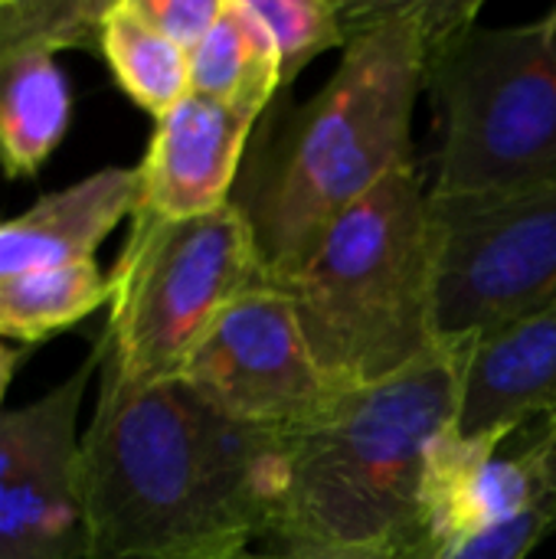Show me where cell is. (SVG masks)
Wrapping results in <instances>:
<instances>
[{"instance_id":"obj_17","label":"cell","mask_w":556,"mask_h":559,"mask_svg":"<svg viewBox=\"0 0 556 559\" xmlns=\"http://www.w3.org/2000/svg\"><path fill=\"white\" fill-rule=\"evenodd\" d=\"M98 52L118 88L154 121L190 95V52L154 29L131 0L108 7Z\"/></svg>"},{"instance_id":"obj_3","label":"cell","mask_w":556,"mask_h":559,"mask_svg":"<svg viewBox=\"0 0 556 559\" xmlns=\"http://www.w3.org/2000/svg\"><path fill=\"white\" fill-rule=\"evenodd\" d=\"M472 344L374 386L341 393L318 419L279 439L265 540L279 550L429 557L423 481L433 442L459 423Z\"/></svg>"},{"instance_id":"obj_6","label":"cell","mask_w":556,"mask_h":559,"mask_svg":"<svg viewBox=\"0 0 556 559\" xmlns=\"http://www.w3.org/2000/svg\"><path fill=\"white\" fill-rule=\"evenodd\" d=\"M265 282L269 272L239 203L193 219L131 216L111 269V305L98 337L102 367L125 383L180 377L216 318Z\"/></svg>"},{"instance_id":"obj_12","label":"cell","mask_w":556,"mask_h":559,"mask_svg":"<svg viewBox=\"0 0 556 559\" xmlns=\"http://www.w3.org/2000/svg\"><path fill=\"white\" fill-rule=\"evenodd\" d=\"M556 416V298L472 344L456 429L518 436Z\"/></svg>"},{"instance_id":"obj_9","label":"cell","mask_w":556,"mask_h":559,"mask_svg":"<svg viewBox=\"0 0 556 559\" xmlns=\"http://www.w3.org/2000/svg\"><path fill=\"white\" fill-rule=\"evenodd\" d=\"M102 347L39 400L0 413V559H85L79 413Z\"/></svg>"},{"instance_id":"obj_5","label":"cell","mask_w":556,"mask_h":559,"mask_svg":"<svg viewBox=\"0 0 556 559\" xmlns=\"http://www.w3.org/2000/svg\"><path fill=\"white\" fill-rule=\"evenodd\" d=\"M429 197H495L556 180V7L531 23H472L439 46Z\"/></svg>"},{"instance_id":"obj_21","label":"cell","mask_w":556,"mask_h":559,"mask_svg":"<svg viewBox=\"0 0 556 559\" xmlns=\"http://www.w3.org/2000/svg\"><path fill=\"white\" fill-rule=\"evenodd\" d=\"M131 3L154 29H161L187 52L210 33V26L223 10V0H131Z\"/></svg>"},{"instance_id":"obj_14","label":"cell","mask_w":556,"mask_h":559,"mask_svg":"<svg viewBox=\"0 0 556 559\" xmlns=\"http://www.w3.org/2000/svg\"><path fill=\"white\" fill-rule=\"evenodd\" d=\"M72 92L43 49H0V174L33 177L62 144Z\"/></svg>"},{"instance_id":"obj_8","label":"cell","mask_w":556,"mask_h":559,"mask_svg":"<svg viewBox=\"0 0 556 559\" xmlns=\"http://www.w3.org/2000/svg\"><path fill=\"white\" fill-rule=\"evenodd\" d=\"M180 377L233 419L275 436L308 426L341 396L321 373L288 292L275 282L239 295Z\"/></svg>"},{"instance_id":"obj_23","label":"cell","mask_w":556,"mask_h":559,"mask_svg":"<svg viewBox=\"0 0 556 559\" xmlns=\"http://www.w3.org/2000/svg\"><path fill=\"white\" fill-rule=\"evenodd\" d=\"M23 357H26V350H16V347H10V344L0 341V403H3V396H7V386H10L13 373H16L20 364H23Z\"/></svg>"},{"instance_id":"obj_7","label":"cell","mask_w":556,"mask_h":559,"mask_svg":"<svg viewBox=\"0 0 556 559\" xmlns=\"http://www.w3.org/2000/svg\"><path fill=\"white\" fill-rule=\"evenodd\" d=\"M436 328L478 341L556 298V180L495 197L436 200Z\"/></svg>"},{"instance_id":"obj_16","label":"cell","mask_w":556,"mask_h":559,"mask_svg":"<svg viewBox=\"0 0 556 559\" xmlns=\"http://www.w3.org/2000/svg\"><path fill=\"white\" fill-rule=\"evenodd\" d=\"M105 305H111V275L95 259L23 272L0 282V337L33 347Z\"/></svg>"},{"instance_id":"obj_18","label":"cell","mask_w":556,"mask_h":559,"mask_svg":"<svg viewBox=\"0 0 556 559\" xmlns=\"http://www.w3.org/2000/svg\"><path fill=\"white\" fill-rule=\"evenodd\" d=\"M115 0H0V49H88L102 46V23Z\"/></svg>"},{"instance_id":"obj_10","label":"cell","mask_w":556,"mask_h":559,"mask_svg":"<svg viewBox=\"0 0 556 559\" xmlns=\"http://www.w3.org/2000/svg\"><path fill=\"white\" fill-rule=\"evenodd\" d=\"M511 436L446 429L426 462L423 537L429 554H452L556 501V416L537 423L528 445L501 455Z\"/></svg>"},{"instance_id":"obj_19","label":"cell","mask_w":556,"mask_h":559,"mask_svg":"<svg viewBox=\"0 0 556 559\" xmlns=\"http://www.w3.org/2000/svg\"><path fill=\"white\" fill-rule=\"evenodd\" d=\"M249 7L275 39L282 59V88H288L321 52H344L351 43L347 3L341 0H249Z\"/></svg>"},{"instance_id":"obj_20","label":"cell","mask_w":556,"mask_h":559,"mask_svg":"<svg viewBox=\"0 0 556 559\" xmlns=\"http://www.w3.org/2000/svg\"><path fill=\"white\" fill-rule=\"evenodd\" d=\"M556 527V501L531 511L528 518L501 527V531H492L452 554H429V557L419 559H528L534 554V547L551 534Z\"/></svg>"},{"instance_id":"obj_22","label":"cell","mask_w":556,"mask_h":559,"mask_svg":"<svg viewBox=\"0 0 556 559\" xmlns=\"http://www.w3.org/2000/svg\"><path fill=\"white\" fill-rule=\"evenodd\" d=\"M236 559H400V557H380V554H308V550H246Z\"/></svg>"},{"instance_id":"obj_2","label":"cell","mask_w":556,"mask_h":559,"mask_svg":"<svg viewBox=\"0 0 556 559\" xmlns=\"http://www.w3.org/2000/svg\"><path fill=\"white\" fill-rule=\"evenodd\" d=\"M478 13L482 3L469 0L347 3L351 43L334 75L285 118L233 193L269 282L279 285L347 206L416 167L413 111L433 56Z\"/></svg>"},{"instance_id":"obj_4","label":"cell","mask_w":556,"mask_h":559,"mask_svg":"<svg viewBox=\"0 0 556 559\" xmlns=\"http://www.w3.org/2000/svg\"><path fill=\"white\" fill-rule=\"evenodd\" d=\"M334 390L403 373L442 341L436 328V233L416 167L347 206L279 282Z\"/></svg>"},{"instance_id":"obj_15","label":"cell","mask_w":556,"mask_h":559,"mask_svg":"<svg viewBox=\"0 0 556 559\" xmlns=\"http://www.w3.org/2000/svg\"><path fill=\"white\" fill-rule=\"evenodd\" d=\"M282 88V59L249 0H223L210 33L190 49V92L262 118Z\"/></svg>"},{"instance_id":"obj_11","label":"cell","mask_w":556,"mask_h":559,"mask_svg":"<svg viewBox=\"0 0 556 559\" xmlns=\"http://www.w3.org/2000/svg\"><path fill=\"white\" fill-rule=\"evenodd\" d=\"M256 115L187 95L154 121L151 144L138 164V206L131 216L193 219L233 203Z\"/></svg>"},{"instance_id":"obj_13","label":"cell","mask_w":556,"mask_h":559,"mask_svg":"<svg viewBox=\"0 0 556 559\" xmlns=\"http://www.w3.org/2000/svg\"><path fill=\"white\" fill-rule=\"evenodd\" d=\"M138 167H105L72 187L39 197L0 223V282L95 259L98 246L138 206Z\"/></svg>"},{"instance_id":"obj_1","label":"cell","mask_w":556,"mask_h":559,"mask_svg":"<svg viewBox=\"0 0 556 559\" xmlns=\"http://www.w3.org/2000/svg\"><path fill=\"white\" fill-rule=\"evenodd\" d=\"M275 432L246 426L184 377L125 383L98 367L79 442L85 559H236L265 540Z\"/></svg>"}]
</instances>
